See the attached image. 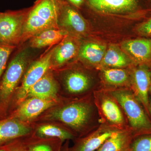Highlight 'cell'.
I'll return each instance as SVG.
<instances>
[{"label":"cell","instance_id":"6da1fadb","mask_svg":"<svg viewBox=\"0 0 151 151\" xmlns=\"http://www.w3.org/2000/svg\"><path fill=\"white\" fill-rule=\"evenodd\" d=\"M52 117L76 132L89 133L101 124L93 94L86 100L69 103L56 110Z\"/></svg>","mask_w":151,"mask_h":151},{"label":"cell","instance_id":"7a4b0ae2","mask_svg":"<svg viewBox=\"0 0 151 151\" xmlns=\"http://www.w3.org/2000/svg\"><path fill=\"white\" fill-rule=\"evenodd\" d=\"M108 90L122 107L134 137L151 134L150 117L132 90L120 88Z\"/></svg>","mask_w":151,"mask_h":151},{"label":"cell","instance_id":"3957f363","mask_svg":"<svg viewBox=\"0 0 151 151\" xmlns=\"http://www.w3.org/2000/svg\"><path fill=\"white\" fill-rule=\"evenodd\" d=\"M52 29H60L55 1L36 0L25 22L21 43L44 31Z\"/></svg>","mask_w":151,"mask_h":151},{"label":"cell","instance_id":"277c9868","mask_svg":"<svg viewBox=\"0 0 151 151\" xmlns=\"http://www.w3.org/2000/svg\"><path fill=\"white\" fill-rule=\"evenodd\" d=\"M90 11L100 14L131 16L146 19L151 16V0H85Z\"/></svg>","mask_w":151,"mask_h":151},{"label":"cell","instance_id":"5b68a950","mask_svg":"<svg viewBox=\"0 0 151 151\" xmlns=\"http://www.w3.org/2000/svg\"><path fill=\"white\" fill-rule=\"evenodd\" d=\"M93 95L101 124L118 130L130 129L122 107L108 90L99 88Z\"/></svg>","mask_w":151,"mask_h":151},{"label":"cell","instance_id":"8992f818","mask_svg":"<svg viewBox=\"0 0 151 151\" xmlns=\"http://www.w3.org/2000/svg\"><path fill=\"white\" fill-rule=\"evenodd\" d=\"M30 9L0 13V43L16 46L21 43L25 22Z\"/></svg>","mask_w":151,"mask_h":151},{"label":"cell","instance_id":"52a82bcc","mask_svg":"<svg viewBox=\"0 0 151 151\" xmlns=\"http://www.w3.org/2000/svg\"><path fill=\"white\" fill-rule=\"evenodd\" d=\"M130 67V89L150 117L149 113V95L151 66L142 64L133 65Z\"/></svg>","mask_w":151,"mask_h":151},{"label":"cell","instance_id":"ba28073f","mask_svg":"<svg viewBox=\"0 0 151 151\" xmlns=\"http://www.w3.org/2000/svg\"><path fill=\"white\" fill-rule=\"evenodd\" d=\"M27 50L19 52L11 61L0 84V99L6 101L10 97L21 78L27 65Z\"/></svg>","mask_w":151,"mask_h":151},{"label":"cell","instance_id":"9c48e42d","mask_svg":"<svg viewBox=\"0 0 151 151\" xmlns=\"http://www.w3.org/2000/svg\"><path fill=\"white\" fill-rule=\"evenodd\" d=\"M58 7V24L62 30L83 35L87 30L86 21L81 14L67 2L63 0H55Z\"/></svg>","mask_w":151,"mask_h":151},{"label":"cell","instance_id":"30bf717a","mask_svg":"<svg viewBox=\"0 0 151 151\" xmlns=\"http://www.w3.org/2000/svg\"><path fill=\"white\" fill-rule=\"evenodd\" d=\"M54 48L32 64L25 74L23 81L18 92V98L22 99L27 96L30 88L38 81L51 66V58Z\"/></svg>","mask_w":151,"mask_h":151},{"label":"cell","instance_id":"8fae6325","mask_svg":"<svg viewBox=\"0 0 151 151\" xmlns=\"http://www.w3.org/2000/svg\"><path fill=\"white\" fill-rule=\"evenodd\" d=\"M64 84L66 91L72 95L91 94L98 89L92 76L80 70H72L66 73Z\"/></svg>","mask_w":151,"mask_h":151},{"label":"cell","instance_id":"7c38bea8","mask_svg":"<svg viewBox=\"0 0 151 151\" xmlns=\"http://www.w3.org/2000/svg\"><path fill=\"white\" fill-rule=\"evenodd\" d=\"M122 48L129 54L135 65L151 66V37H142L124 42Z\"/></svg>","mask_w":151,"mask_h":151},{"label":"cell","instance_id":"4fadbf2b","mask_svg":"<svg viewBox=\"0 0 151 151\" xmlns=\"http://www.w3.org/2000/svg\"><path fill=\"white\" fill-rule=\"evenodd\" d=\"M118 129L101 124L96 129L81 139L72 151H95Z\"/></svg>","mask_w":151,"mask_h":151},{"label":"cell","instance_id":"5bb4252c","mask_svg":"<svg viewBox=\"0 0 151 151\" xmlns=\"http://www.w3.org/2000/svg\"><path fill=\"white\" fill-rule=\"evenodd\" d=\"M75 40L65 37L54 48L51 58V65L61 66L64 65L78 54L79 48Z\"/></svg>","mask_w":151,"mask_h":151},{"label":"cell","instance_id":"9a60e30c","mask_svg":"<svg viewBox=\"0 0 151 151\" xmlns=\"http://www.w3.org/2000/svg\"><path fill=\"white\" fill-rule=\"evenodd\" d=\"M55 103L54 99L32 97L20 105L17 111V116L22 120L33 119L53 106Z\"/></svg>","mask_w":151,"mask_h":151},{"label":"cell","instance_id":"2e32d148","mask_svg":"<svg viewBox=\"0 0 151 151\" xmlns=\"http://www.w3.org/2000/svg\"><path fill=\"white\" fill-rule=\"evenodd\" d=\"M102 76L103 82L106 85L103 89H130L129 70L127 71L124 68H102Z\"/></svg>","mask_w":151,"mask_h":151},{"label":"cell","instance_id":"e0dca14e","mask_svg":"<svg viewBox=\"0 0 151 151\" xmlns=\"http://www.w3.org/2000/svg\"><path fill=\"white\" fill-rule=\"evenodd\" d=\"M58 91L56 81L51 73L47 72L30 88L27 95L42 99H54Z\"/></svg>","mask_w":151,"mask_h":151},{"label":"cell","instance_id":"ac0fdd59","mask_svg":"<svg viewBox=\"0 0 151 151\" xmlns=\"http://www.w3.org/2000/svg\"><path fill=\"white\" fill-rule=\"evenodd\" d=\"M134 137L130 129L118 130L95 151H127Z\"/></svg>","mask_w":151,"mask_h":151},{"label":"cell","instance_id":"d6986e66","mask_svg":"<svg viewBox=\"0 0 151 151\" xmlns=\"http://www.w3.org/2000/svg\"><path fill=\"white\" fill-rule=\"evenodd\" d=\"M100 65L102 68H123L135 64L130 57L119 47L111 45L106 50Z\"/></svg>","mask_w":151,"mask_h":151},{"label":"cell","instance_id":"ffe728a7","mask_svg":"<svg viewBox=\"0 0 151 151\" xmlns=\"http://www.w3.org/2000/svg\"><path fill=\"white\" fill-rule=\"evenodd\" d=\"M30 132L28 127L16 120L0 121V146L9 141L27 135Z\"/></svg>","mask_w":151,"mask_h":151},{"label":"cell","instance_id":"44dd1931","mask_svg":"<svg viewBox=\"0 0 151 151\" xmlns=\"http://www.w3.org/2000/svg\"><path fill=\"white\" fill-rule=\"evenodd\" d=\"M68 35L67 32L60 29L47 30L31 38L30 46L35 48L51 46L59 43Z\"/></svg>","mask_w":151,"mask_h":151},{"label":"cell","instance_id":"7402d4cb","mask_svg":"<svg viewBox=\"0 0 151 151\" xmlns=\"http://www.w3.org/2000/svg\"><path fill=\"white\" fill-rule=\"evenodd\" d=\"M106 52L105 45L94 42H85L80 46L78 55L84 62L96 65L101 63Z\"/></svg>","mask_w":151,"mask_h":151},{"label":"cell","instance_id":"603a6c76","mask_svg":"<svg viewBox=\"0 0 151 151\" xmlns=\"http://www.w3.org/2000/svg\"><path fill=\"white\" fill-rule=\"evenodd\" d=\"M38 134L42 137H55L62 141L73 139L72 133L52 125H44L37 130Z\"/></svg>","mask_w":151,"mask_h":151},{"label":"cell","instance_id":"cb8c5ba5","mask_svg":"<svg viewBox=\"0 0 151 151\" xmlns=\"http://www.w3.org/2000/svg\"><path fill=\"white\" fill-rule=\"evenodd\" d=\"M127 151H151V134L134 137Z\"/></svg>","mask_w":151,"mask_h":151},{"label":"cell","instance_id":"d4e9b609","mask_svg":"<svg viewBox=\"0 0 151 151\" xmlns=\"http://www.w3.org/2000/svg\"><path fill=\"white\" fill-rule=\"evenodd\" d=\"M15 45L0 43V78L6 68V64Z\"/></svg>","mask_w":151,"mask_h":151},{"label":"cell","instance_id":"484cf974","mask_svg":"<svg viewBox=\"0 0 151 151\" xmlns=\"http://www.w3.org/2000/svg\"><path fill=\"white\" fill-rule=\"evenodd\" d=\"M136 32L139 36L151 37V16L137 25Z\"/></svg>","mask_w":151,"mask_h":151},{"label":"cell","instance_id":"4316f807","mask_svg":"<svg viewBox=\"0 0 151 151\" xmlns=\"http://www.w3.org/2000/svg\"><path fill=\"white\" fill-rule=\"evenodd\" d=\"M67 2L73 8L78 10L81 9L84 7L85 4V0H63Z\"/></svg>","mask_w":151,"mask_h":151},{"label":"cell","instance_id":"83f0119b","mask_svg":"<svg viewBox=\"0 0 151 151\" xmlns=\"http://www.w3.org/2000/svg\"><path fill=\"white\" fill-rule=\"evenodd\" d=\"M28 151H53L50 146L46 144H40L30 147Z\"/></svg>","mask_w":151,"mask_h":151},{"label":"cell","instance_id":"f1b7e54d","mask_svg":"<svg viewBox=\"0 0 151 151\" xmlns=\"http://www.w3.org/2000/svg\"><path fill=\"white\" fill-rule=\"evenodd\" d=\"M149 113L151 119V93L149 95Z\"/></svg>","mask_w":151,"mask_h":151},{"label":"cell","instance_id":"f546056e","mask_svg":"<svg viewBox=\"0 0 151 151\" xmlns=\"http://www.w3.org/2000/svg\"><path fill=\"white\" fill-rule=\"evenodd\" d=\"M10 151H25L21 149H15V150H12Z\"/></svg>","mask_w":151,"mask_h":151},{"label":"cell","instance_id":"4dcf8cb0","mask_svg":"<svg viewBox=\"0 0 151 151\" xmlns=\"http://www.w3.org/2000/svg\"><path fill=\"white\" fill-rule=\"evenodd\" d=\"M0 151H7V150L5 149H0Z\"/></svg>","mask_w":151,"mask_h":151},{"label":"cell","instance_id":"1f68e13d","mask_svg":"<svg viewBox=\"0 0 151 151\" xmlns=\"http://www.w3.org/2000/svg\"><path fill=\"white\" fill-rule=\"evenodd\" d=\"M150 93H151V81L150 86Z\"/></svg>","mask_w":151,"mask_h":151},{"label":"cell","instance_id":"d6a6232c","mask_svg":"<svg viewBox=\"0 0 151 151\" xmlns=\"http://www.w3.org/2000/svg\"><path fill=\"white\" fill-rule=\"evenodd\" d=\"M52 1H55V0H52Z\"/></svg>","mask_w":151,"mask_h":151}]
</instances>
